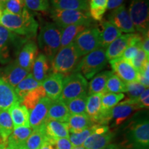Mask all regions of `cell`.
<instances>
[{"mask_svg":"<svg viewBox=\"0 0 149 149\" xmlns=\"http://www.w3.org/2000/svg\"><path fill=\"white\" fill-rule=\"evenodd\" d=\"M0 25L11 32L26 38L36 36L38 24L26 8L20 15L3 10L0 18Z\"/></svg>","mask_w":149,"mask_h":149,"instance_id":"cell-1","label":"cell"},{"mask_svg":"<svg viewBox=\"0 0 149 149\" xmlns=\"http://www.w3.org/2000/svg\"><path fill=\"white\" fill-rule=\"evenodd\" d=\"M61 29L55 23L47 22L40 29L38 44L43 54L52 61L60 48Z\"/></svg>","mask_w":149,"mask_h":149,"instance_id":"cell-2","label":"cell"},{"mask_svg":"<svg viewBox=\"0 0 149 149\" xmlns=\"http://www.w3.org/2000/svg\"><path fill=\"white\" fill-rule=\"evenodd\" d=\"M80 57L73 43L60 48L51 61L53 72L64 75L74 72L79 64Z\"/></svg>","mask_w":149,"mask_h":149,"instance_id":"cell-3","label":"cell"},{"mask_svg":"<svg viewBox=\"0 0 149 149\" xmlns=\"http://www.w3.org/2000/svg\"><path fill=\"white\" fill-rule=\"evenodd\" d=\"M107 61L106 49L99 48L86 55L79 61L74 72H80L86 79H91L107 66Z\"/></svg>","mask_w":149,"mask_h":149,"instance_id":"cell-4","label":"cell"},{"mask_svg":"<svg viewBox=\"0 0 149 149\" xmlns=\"http://www.w3.org/2000/svg\"><path fill=\"white\" fill-rule=\"evenodd\" d=\"M25 42L26 40L0 25V63L6 64L12 61V55L19 51Z\"/></svg>","mask_w":149,"mask_h":149,"instance_id":"cell-5","label":"cell"},{"mask_svg":"<svg viewBox=\"0 0 149 149\" xmlns=\"http://www.w3.org/2000/svg\"><path fill=\"white\" fill-rule=\"evenodd\" d=\"M88 81L80 72H73L66 76L63 81L62 91L59 99L66 103L79 97L86 94Z\"/></svg>","mask_w":149,"mask_h":149,"instance_id":"cell-6","label":"cell"},{"mask_svg":"<svg viewBox=\"0 0 149 149\" xmlns=\"http://www.w3.org/2000/svg\"><path fill=\"white\" fill-rule=\"evenodd\" d=\"M128 13L135 31L142 36L149 33L148 0H131Z\"/></svg>","mask_w":149,"mask_h":149,"instance_id":"cell-7","label":"cell"},{"mask_svg":"<svg viewBox=\"0 0 149 149\" xmlns=\"http://www.w3.org/2000/svg\"><path fill=\"white\" fill-rule=\"evenodd\" d=\"M73 44L81 57L102 48L100 29L90 26L77 35Z\"/></svg>","mask_w":149,"mask_h":149,"instance_id":"cell-8","label":"cell"},{"mask_svg":"<svg viewBox=\"0 0 149 149\" xmlns=\"http://www.w3.org/2000/svg\"><path fill=\"white\" fill-rule=\"evenodd\" d=\"M51 17L56 25L61 29L68 26L91 21L88 10H61L52 8Z\"/></svg>","mask_w":149,"mask_h":149,"instance_id":"cell-9","label":"cell"},{"mask_svg":"<svg viewBox=\"0 0 149 149\" xmlns=\"http://www.w3.org/2000/svg\"><path fill=\"white\" fill-rule=\"evenodd\" d=\"M114 137L107 125L95 124L93 133L84 141L82 146L85 149H102L111 142Z\"/></svg>","mask_w":149,"mask_h":149,"instance_id":"cell-10","label":"cell"},{"mask_svg":"<svg viewBox=\"0 0 149 149\" xmlns=\"http://www.w3.org/2000/svg\"><path fill=\"white\" fill-rule=\"evenodd\" d=\"M128 139L137 149H148L149 145V122L148 120L135 123L130 127Z\"/></svg>","mask_w":149,"mask_h":149,"instance_id":"cell-11","label":"cell"},{"mask_svg":"<svg viewBox=\"0 0 149 149\" xmlns=\"http://www.w3.org/2000/svg\"><path fill=\"white\" fill-rule=\"evenodd\" d=\"M140 109L137 100L127 99L124 102L117 104L110 111V122L113 121L114 126L120 125L134 112Z\"/></svg>","mask_w":149,"mask_h":149,"instance_id":"cell-12","label":"cell"},{"mask_svg":"<svg viewBox=\"0 0 149 149\" xmlns=\"http://www.w3.org/2000/svg\"><path fill=\"white\" fill-rule=\"evenodd\" d=\"M121 32L133 33L135 31L133 22L128 13V11L124 5H122L112 10L109 15V20Z\"/></svg>","mask_w":149,"mask_h":149,"instance_id":"cell-13","label":"cell"},{"mask_svg":"<svg viewBox=\"0 0 149 149\" xmlns=\"http://www.w3.org/2000/svg\"><path fill=\"white\" fill-rule=\"evenodd\" d=\"M51 100L47 97L40 100L35 107L29 112L30 126L33 130L37 129L45 124Z\"/></svg>","mask_w":149,"mask_h":149,"instance_id":"cell-14","label":"cell"},{"mask_svg":"<svg viewBox=\"0 0 149 149\" xmlns=\"http://www.w3.org/2000/svg\"><path fill=\"white\" fill-rule=\"evenodd\" d=\"M110 64L115 74L125 83L137 81L138 72L128 61L120 57L110 61Z\"/></svg>","mask_w":149,"mask_h":149,"instance_id":"cell-15","label":"cell"},{"mask_svg":"<svg viewBox=\"0 0 149 149\" xmlns=\"http://www.w3.org/2000/svg\"><path fill=\"white\" fill-rule=\"evenodd\" d=\"M46 141L55 146V141L59 138L69 139V129L67 123L55 120H46L45 122Z\"/></svg>","mask_w":149,"mask_h":149,"instance_id":"cell-16","label":"cell"},{"mask_svg":"<svg viewBox=\"0 0 149 149\" xmlns=\"http://www.w3.org/2000/svg\"><path fill=\"white\" fill-rule=\"evenodd\" d=\"M29 73H30L29 72L24 69L17 64L15 59L7 64V66L3 68L0 78L8 83L13 88H15Z\"/></svg>","mask_w":149,"mask_h":149,"instance_id":"cell-17","label":"cell"},{"mask_svg":"<svg viewBox=\"0 0 149 149\" xmlns=\"http://www.w3.org/2000/svg\"><path fill=\"white\" fill-rule=\"evenodd\" d=\"M37 53L38 49L34 42L30 41L26 42L19 51L17 62L22 68L30 72L37 58Z\"/></svg>","mask_w":149,"mask_h":149,"instance_id":"cell-18","label":"cell"},{"mask_svg":"<svg viewBox=\"0 0 149 149\" xmlns=\"http://www.w3.org/2000/svg\"><path fill=\"white\" fill-rule=\"evenodd\" d=\"M64 75L53 72L48 74L47 77L42 83V87L45 91L46 95L51 101L59 99L63 87Z\"/></svg>","mask_w":149,"mask_h":149,"instance_id":"cell-19","label":"cell"},{"mask_svg":"<svg viewBox=\"0 0 149 149\" xmlns=\"http://www.w3.org/2000/svg\"><path fill=\"white\" fill-rule=\"evenodd\" d=\"M132 35L133 33L122 35L106 48V57L107 60L111 61L122 57L126 48L129 45Z\"/></svg>","mask_w":149,"mask_h":149,"instance_id":"cell-20","label":"cell"},{"mask_svg":"<svg viewBox=\"0 0 149 149\" xmlns=\"http://www.w3.org/2000/svg\"><path fill=\"white\" fill-rule=\"evenodd\" d=\"M90 26H91V21L73 24L61 29L60 48L72 44L79 33Z\"/></svg>","mask_w":149,"mask_h":149,"instance_id":"cell-21","label":"cell"},{"mask_svg":"<svg viewBox=\"0 0 149 149\" xmlns=\"http://www.w3.org/2000/svg\"><path fill=\"white\" fill-rule=\"evenodd\" d=\"M8 111L13 123L14 128L21 126L31 127L29 123V111L19 102L14 104Z\"/></svg>","mask_w":149,"mask_h":149,"instance_id":"cell-22","label":"cell"},{"mask_svg":"<svg viewBox=\"0 0 149 149\" xmlns=\"http://www.w3.org/2000/svg\"><path fill=\"white\" fill-rule=\"evenodd\" d=\"M70 116L66 104L60 99L51 101L48 112L47 120L67 123Z\"/></svg>","mask_w":149,"mask_h":149,"instance_id":"cell-23","label":"cell"},{"mask_svg":"<svg viewBox=\"0 0 149 149\" xmlns=\"http://www.w3.org/2000/svg\"><path fill=\"white\" fill-rule=\"evenodd\" d=\"M19 101L15 88L0 78V111H6Z\"/></svg>","mask_w":149,"mask_h":149,"instance_id":"cell-24","label":"cell"},{"mask_svg":"<svg viewBox=\"0 0 149 149\" xmlns=\"http://www.w3.org/2000/svg\"><path fill=\"white\" fill-rule=\"evenodd\" d=\"M32 132L33 129L31 127L21 126L15 128L7 139V146L8 149H15L18 147L24 146Z\"/></svg>","mask_w":149,"mask_h":149,"instance_id":"cell-25","label":"cell"},{"mask_svg":"<svg viewBox=\"0 0 149 149\" xmlns=\"http://www.w3.org/2000/svg\"><path fill=\"white\" fill-rule=\"evenodd\" d=\"M102 31H100L101 47L107 48L113 41L122 35V32L109 21L102 22Z\"/></svg>","mask_w":149,"mask_h":149,"instance_id":"cell-26","label":"cell"},{"mask_svg":"<svg viewBox=\"0 0 149 149\" xmlns=\"http://www.w3.org/2000/svg\"><path fill=\"white\" fill-rule=\"evenodd\" d=\"M69 133H77L90 128L95 124L89 118L86 113L77 115H70L68 122Z\"/></svg>","mask_w":149,"mask_h":149,"instance_id":"cell-27","label":"cell"},{"mask_svg":"<svg viewBox=\"0 0 149 149\" xmlns=\"http://www.w3.org/2000/svg\"><path fill=\"white\" fill-rule=\"evenodd\" d=\"M103 94H93L88 95L87 98L86 113L95 124H97V121L101 113L102 99Z\"/></svg>","mask_w":149,"mask_h":149,"instance_id":"cell-28","label":"cell"},{"mask_svg":"<svg viewBox=\"0 0 149 149\" xmlns=\"http://www.w3.org/2000/svg\"><path fill=\"white\" fill-rule=\"evenodd\" d=\"M48 61V59L46 55L42 53L37 56L33 64L32 74L33 77L41 84L48 75L50 68Z\"/></svg>","mask_w":149,"mask_h":149,"instance_id":"cell-29","label":"cell"},{"mask_svg":"<svg viewBox=\"0 0 149 149\" xmlns=\"http://www.w3.org/2000/svg\"><path fill=\"white\" fill-rule=\"evenodd\" d=\"M113 71H103L97 74L93 78L88 86V95L93 94H105L107 93L106 85L108 78Z\"/></svg>","mask_w":149,"mask_h":149,"instance_id":"cell-30","label":"cell"},{"mask_svg":"<svg viewBox=\"0 0 149 149\" xmlns=\"http://www.w3.org/2000/svg\"><path fill=\"white\" fill-rule=\"evenodd\" d=\"M53 8L61 10H88V0H50Z\"/></svg>","mask_w":149,"mask_h":149,"instance_id":"cell-31","label":"cell"},{"mask_svg":"<svg viewBox=\"0 0 149 149\" xmlns=\"http://www.w3.org/2000/svg\"><path fill=\"white\" fill-rule=\"evenodd\" d=\"M42 85V84L37 81L33 77L32 73H29V74L20 81L19 84L15 88L17 95L18 97L19 101L22 102V99L24 96L29 93L30 91H33V89L37 88L38 86Z\"/></svg>","mask_w":149,"mask_h":149,"instance_id":"cell-32","label":"cell"},{"mask_svg":"<svg viewBox=\"0 0 149 149\" xmlns=\"http://www.w3.org/2000/svg\"><path fill=\"white\" fill-rule=\"evenodd\" d=\"M46 141L45 124L37 129L33 130L32 133L26 141L24 146L26 149H40Z\"/></svg>","mask_w":149,"mask_h":149,"instance_id":"cell-33","label":"cell"},{"mask_svg":"<svg viewBox=\"0 0 149 149\" xmlns=\"http://www.w3.org/2000/svg\"><path fill=\"white\" fill-rule=\"evenodd\" d=\"M14 129L13 123L8 110L0 111V138L2 141H7Z\"/></svg>","mask_w":149,"mask_h":149,"instance_id":"cell-34","label":"cell"},{"mask_svg":"<svg viewBox=\"0 0 149 149\" xmlns=\"http://www.w3.org/2000/svg\"><path fill=\"white\" fill-rule=\"evenodd\" d=\"M46 97L45 91L41 85L27 93L20 102L30 111L35 107L40 100Z\"/></svg>","mask_w":149,"mask_h":149,"instance_id":"cell-35","label":"cell"},{"mask_svg":"<svg viewBox=\"0 0 149 149\" xmlns=\"http://www.w3.org/2000/svg\"><path fill=\"white\" fill-rule=\"evenodd\" d=\"M108 0H88L89 15L93 19L102 21L107 10Z\"/></svg>","mask_w":149,"mask_h":149,"instance_id":"cell-36","label":"cell"},{"mask_svg":"<svg viewBox=\"0 0 149 149\" xmlns=\"http://www.w3.org/2000/svg\"><path fill=\"white\" fill-rule=\"evenodd\" d=\"M124 98V95L123 93H107L104 94L102 99V107L100 113H106L109 112Z\"/></svg>","mask_w":149,"mask_h":149,"instance_id":"cell-37","label":"cell"},{"mask_svg":"<svg viewBox=\"0 0 149 149\" xmlns=\"http://www.w3.org/2000/svg\"><path fill=\"white\" fill-rule=\"evenodd\" d=\"M87 98H88L87 94H84L83 95L79 97L73 99V100L65 103L66 104L67 107H68L70 115L84 114V113H86Z\"/></svg>","mask_w":149,"mask_h":149,"instance_id":"cell-38","label":"cell"},{"mask_svg":"<svg viewBox=\"0 0 149 149\" xmlns=\"http://www.w3.org/2000/svg\"><path fill=\"white\" fill-rule=\"evenodd\" d=\"M106 89L107 93H122L126 91V85L124 81L113 72L108 78Z\"/></svg>","mask_w":149,"mask_h":149,"instance_id":"cell-39","label":"cell"},{"mask_svg":"<svg viewBox=\"0 0 149 149\" xmlns=\"http://www.w3.org/2000/svg\"><path fill=\"white\" fill-rule=\"evenodd\" d=\"M95 124L90 128H88L86 129L82 130V131L79 132V133H69V140L70 141L73 147L82 146L87 138L93 133L95 129Z\"/></svg>","mask_w":149,"mask_h":149,"instance_id":"cell-40","label":"cell"},{"mask_svg":"<svg viewBox=\"0 0 149 149\" xmlns=\"http://www.w3.org/2000/svg\"><path fill=\"white\" fill-rule=\"evenodd\" d=\"M15 15H22L26 9L24 0H8L3 3L2 10Z\"/></svg>","mask_w":149,"mask_h":149,"instance_id":"cell-41","label":"cell"},{"mask_svg":"<svg viewBox=\"0 0 149 149\" xmlns=\"http://www.w3.org/2000/svg\"><path fill=\"white\" fill-rule=\"evenodd\" d=\"M126 91L128 99L130 100H137L140 95L143 93L145 89L147 88L146 86L141 84L138 81H135L132 82L126 83Z\"/></svg>","mask_w":149,"mask_h":149,"instance_id":"cell-42","label":"cell"},{"mask_svg":"<svg viewBox=\"0 0 149 149\" xmlns=\"http://www.w3.org/2000/svg\"><path fill=\"white\" fill-rule=\"evenodd\" d=\"M26 8L35 11H45L49 8V0H24Z\"/></svg>","mask_w":149,"mask_h":149,"instance_id":"cell-43","label":"cell"},{"mask_svg":"<svg viewBox=\"0 0 149 149\" xmlns=\"http://www.w3.org/2000/svg\"><path fill=\"white\" fill-rule=\"evenodd\" d=\"M147 61H149V55H147L141 48H139L137 55L130 63L137 72H140Z\"/></svg>","mask_w":149,"mask_h":149,"instance_id":"cell-44","label":"cell"},{"mask_svg":"<svg viewBox=\"0 0 149 149\" xmlns=\"http://www.w3.org/2000/svg\"><path fill=\"white\" fill-rule=\"evenodd\" d=\"M55 149H73V146L68 138H59L55 141Z\"/></svg>","mask_w":149,"mask_h":149,"instance_id":"cell-45","label":"cell"},{"mask_svg":"<svg viewBox=\"0 0 149 149\" xmlns=\"http://www.w3.org/2000/svg\"><path fill=\"white\" fill-rule=\"evenodd\" d=\"M148 34L149 33L142 36V41H141V48L147 54V55H149V35Z\"/></svg>","mask_w":149,"mask_h":149,"instance_id":"cell-46","label":"cell"},{"mask_svg":"<svg viewBox=\"0 0 149 149\" xmlns=\"http://www.w3.org/2000/svg\"><path fill=\"white\" fill-rule=\"evenodd\" d=\"M124 0H108L107 9L109 10H113L122 5Z\"/></svg>","mask_w":149,"mask_h":149,"instance_id":"cell-47","label":"cell"},{"mask_svg":"<svg viewBox=\"0 0 149 149\" xmlns=\"http://www.w3.org/2000/svg\"><path fill=\"white\" fill-rule=\"evenodd\" d=\"M40 149H55V148H54L53 145L49 144L48 141H44V144L41 146Z\"/></svg>","mask_w":149,"mask_h":149,"instance_id":"cell-48","label":"cell"},{"mask_svg":"<svg viewBox=\"0 0 149 149\" xmlns=\"http://www.w3.org/2000/svg\"><path fill=\"white\" fill-rule=\"evenodd\" d=\"M102 149H123V148H120V147L117 144H109V145H107V146L104 147V148H102Z\"/></svg>","mask_w":149,"mask_h":149,"instance_id":"cell-49","label":"cell"},{"mask_svg":"<svg viewBox=\"0 0 149 149\" xmlns=\"http://www.w3.org/2000/svg\"><path fill=\"white\" fill-rule=\"evenodd\" d=\"M0 149H8L7 146V141H2L0 140Z\"/></svg>","mask_w":149,"mask_h":149,"instance_id":"cell-50","label":"cell"},{"mask_svg":"<svg viewBox=\"0 0 149 149\" xmlns=\"http://www.w3.org/2000/svg\"><path fill=\"white\" fill-rule=\"evenodd\" d=\"M6 1H8V0H0V8H1V10H2V6L3 3H5Z\"/></svg>","mask_w":149,"mask_h":149,"instance_id":"cell-51","label":"cell"},{"mask_svg":"<svg viewBox=\"0 0 149 149\" xmlns=\"http://www.w3.org/2000/svg\"><path fill=\"white\" fill-rule=\"evenodd\" d=\"M15 149H26V147L24 146H20V147H18V148H17Z\"/></svg>","mask_w":149,"mask_h":149,"instance_id":"cell-52","label":"cell"},{"mask_svg":"<svg viewBox=\"0 0 149 149\" xmlns=\"http://www.w3.org/2000/svg\"><path fill=\"white\" fill-rule=\"evenodd\" d=\"M1 15H2V10H1V9L0 8V18H1Z\"/></svg>","mask_w":149,"mask_h":149,"instance_id":"cell-53","label":"cell"},{"mask_svg":"<svg viewBox=\"0 0 149 149\" xmlns=\"http://www.w3.org/2000/svg\"><path fill=\"white\" fill-rule=\"evenodd\" d=\"M0 140H1V138H0Z\"/></svg>","mask_w":149,"mask_h":149,"instance_id":"cell-54","label":"cell"},{"mask_svg":"<svg viewBox=\"0 0 149 149\" xmlns=\"http://www.w3.org/2000/svg\"></svg>","mask_w":149,"mask_h":149,"instance_id":"cell-55","label":"cell"}]
</instances>
